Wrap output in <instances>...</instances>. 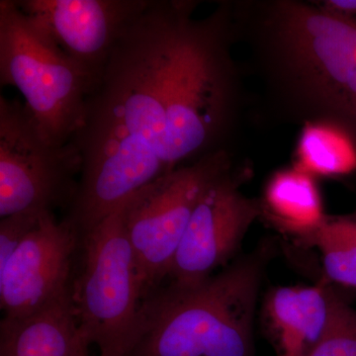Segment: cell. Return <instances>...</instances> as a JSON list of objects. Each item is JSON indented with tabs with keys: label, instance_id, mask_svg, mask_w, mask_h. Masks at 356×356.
<instances>
[{
	"label": "cell",
	"instance_id": "9c48e42d",
	"mask_svg": "<svg viewBox=\"0 0 356 356\" xmlns=\"http://www.w3.org/2000/svg\"><path fill=\"white\" fill-rule=\"evenodd\" d=\"M81 240L67 219L54 212L39 224L0 268V308L19 320L42 310L72 289Z\"/></svg>",
	"mask_w": 356,
	"mask_h": 356
},
{
	"label": "cell",
	"instance_id": "6da1fadb",
	"mask_svg": "<svg viewBox=\"0 0 356 356\" xmlns=\"http://www.w3.org/2000/svg\"><path fill=\"white\" fill-rule=\"evenodd\" d=\"M195 0H149L115 47L72 143L81 172L65 219L83 238L123 201L185 166L172 110Z\"/></svg>",
	"mask_w": 356,
	"mask_h": 356
},
{
	"label": "cell",
	"instance_id": "d6986e66",
	"mask_svg": "<svg viewBox=\"0 0 356 356\" xmlns=\"http://www.w3.org/2000/svg\"><path fill=\"white\" fill-rule=\"evenodd\" d=\"M88 356H89V355Z\"/></svg>",
	"mask_w": 356,
	"mask_h": 356
},
{
	"label": "cell",
	"instance_id": "5bb4252c",
	"mask_svg": "<svg viewBox=\"0 0 356 356\" xmlns=\"http://www.w3.org/2000/svg\"><path fill=\"white\" fill-rule=\"evenodd\" d=\"M300 170L310 175H344L356 168V145L348 134L323 125H306L299 144Z\"/></svg>",
	"mask_w": 356,
	"mask_h": 356
},
{
	"label": "cell",
	"instance_id": "4fadbf2b",
	"mask_svg": "<svg viewBox=\"0 0 356 356\" xmlns=\"http://www.w3.org/2000/svg\"><path fill=\"white\" fill-rule=\"evenodd\" d=\"M264 207L281 228L306 238L327 218L314 175L299 168L280 170L270 178Z\"/></svg>",
	"mask_w": 356,
	"mask_h": 356
},
{
	"label": "cell",
	"instance_id": "7c38bea8",
	"mask_svg": "<svg viewBox=\"0 0 356 356\" xmlns=\"http://www.w3.org/2000/svg\"><path fill=\"white\" fill-rule=\"evenodd\" d=\"M334 293L323 286L280 287L267 301L278 356H308L324 334Z\"/></svg>",
	"mask_w": 356,
	"mask_h": 356
},
{
	"label": "cell",
	"instance_id": "5b68a950",
	"mask_svg": "<svg viewBox=\"0 0 356 356\" xmlns=\"http://www.w3.org/2000/svg\"><path fill=\"white\" fill-rule=\"evenodd\" d=\"M0 83L20 91L26 109L57 146L72 142L93 91L83 70L32 24L15 0H0Z\"/></svg>",
	"mask_w": 356,
	"mask_h": 356
},
{
	"label": "cell",
	"instance_id": "30bf717a",
	"mask_svg": "<svg viewBox=\"0 0 356 356\" xmlns=\"http://www.w3.org/2000/svg\"><path fill=\"white\" fill-rule=\"evenodd\" d=\"M261 207L241 191L233 168L204 191L185 229L168 280L187 286L209 278L234 254Z\"/></svg>",
	"mask_w": 356,
	"mask_h": 356
},
{
	"label": "cell",
	"instance_id": "7a4b0ae2",
	"mask_svg": "<svg viewBox=\"0 0 356 356\" xmlns=\"http://www.w3.org/2000/svg\"><path fill=\"white\" fill-rule=\"evenodd\" d=\"M236 40H245L275 115L348 134L356 145V17L318 2L232 1Z\"/></svg>",
	"mask_w": 356,
	"mask_h": 356
},
{
	"label": "cell",
	"instance_id": "9a60e30c",
	"mask_svg": "<svg viewBox=\"0 0 356 356\" xmlns=\"http://www.w3.org/2000/svg\"><path fill=\"white\" fill-rule=\"evenodd\" d=\"M309 238L322 254L327 277L343 286L356 288V214L327 216Z\"/></svg>",
	"mask_w": 356,
	"mask_h": 356
},
{
	"label": "cell",
	"instance_id": "8992f818",
	"mask_svg": "<svg viewBox=\"0 0 356 356\" xmlns=\"http://www.w3.org/2000/svg\"><path fill=\"white\" fill-rule=\"evenodd\" d=\"M231 151L210 154L142 187L121 203L145 300L163 287L194 209L218 177L233 168Z\"/></svg>",
	"mask_w": 356,
	"mask_h": 356
},
{
	"label": "cell",
	"instance_id": "2e32d148",
	"mask_svg": "<svg viewBox=\"0 0 356 356\" xmlns=\"http://www.w3.org/2000/svg\"><path fill=\"white\" fill-rule=\"evenodd\" d=\"M308 356H356V312L336 295L324 334Z\"/></svg>",
	"mask_w": 356,
	"mask_h": 356
},
{
	"label": "cell",
	"instance_id": "ba28073f",
	"mask_svg": "<svg viewBox=\"0 0 356 356\" xmlns=\"http://www.w3.org/2000/svg\"><path fill=\"white\" fill-rule=\"evenodd\" d=\"M92 83L93 90L124 33L149 0H15Z\"/></svg>",
	"mask_w": 356,
	"mask_h": 356
},
{
	"label": "cell",
	"instance_id": "ac0fdd59",
	"mask_svg": "<svg viewBox=\"0 0 356 356\" xmlns=\"http://www.w3.org/2000/svg\"><path fill=\"white\" fill-rule=\"evenodd\" d=\"M318 3L330 13L356 17V0H325Z\"/></svg>",
	"mask_w": 356,
	"mask_h": 356
},
{
	"label": "cell",
	"instance_id": "3957f363",
	"mask_svg": "<svg viewBox=\"0 0 356 356\" xmlns=\"http://www.w3.org/2000/svg\"><path fill=\"white\" fill-rule=\"evenodd\" d=\"M261 259H247L187 286L145 300L139 341L128 356H254L252 325Z\"/></svg>",
	"mask_w": 356,
	"mask_h": 356
},
{
	"label": "cell",
	"instance_id": "8fae6325",
	"mask_svg": "<svg viewBox=\"0 0 356 356\" xmlns=\"http://www.w3.org/2000/svg\"><path fill=\"white\" fill-rule=\"evenodd\" d=\"M72 289L29 317L2 318L0 356H88Z\"/></svg>",
	"mask_w": 356,
	"mask_h": 356
},
{
	"label": "cell",
	"instance_id": "e0dca14e",
	"mask_svg": "<svg viewBox=\"0 0 356 356\" xmlns=\"http://www.w3.org/2000/svg\"><path fill=\"white\" fill-rule=\"evenodd\" d=\"M49 212H21L1 218L0 220V268L7 261L16 248L29 235L40 220Z\"/></svg>",
	"mask_w": 356,
	"mask_h": 356
},
{
	"label": "cell",
	"instance_id": "52a82bcc",
	"mask_svg": "<svg viewBox=\"0 0 356 356\" xmlns=\"http://www.w3.org/2000/svg\"><path fill=\"white\" fill-rule=\"evenodd\" d=\"M81 172L72 142L53 144L24 103L0 96V217L69 209Z\"/></svg>",
	"mask_w": 356,
	"mask_h": 356
},
{
	"label": "cell",
	"instance_id": "277c9868",
	"mask_svg": "<svg viewBox=\"0 0 356 356\" xmlns=\"http://www.w3.org/2000/svg\"><path fill=\"white\" fill-rule=\"evenodd\" d=\"M72 283L79 330L100 356H128L140 334L144 285L121 205L81 238Z\"/></svg>",
	"mask_w": 356,
	"mask_h": 356
}]
</instances>
